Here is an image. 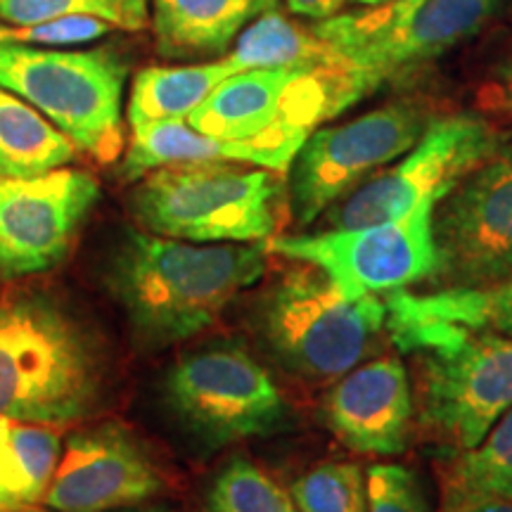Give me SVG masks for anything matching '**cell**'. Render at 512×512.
<instances>
[{
  "mask_svg": "<svg viewBox=\"0 0 512 512\" xmlns=\"http://www.w3.org/2000/svg\"><path fill=\"white\" fill-rule=\"evenodd\" d=\"M439 290H486L512 275V140L467 174L432 214Z\"/></svg>",
  "mask_w": 512,
  "mask_h": 512,
  "instance_id": "cell-11",
  "label": "cell"
},
{
  "mask_svg": "<svg viewBox=\"0 0 512 512\" xmlns=\"http://www.w3.org/2000/svg\"><path fill=\"white\" fill-rule=\"evenodd\" d=\"M105 368L72 313L41 292L0 299V418L67 425L98 406Z\"/></svg>",
  "mask_w": 512,
  "mask_h": 512,
  "instance_id": "cell-2",
  "label": "cell"
},
{
  "mask_svg": "<svg viewBox=\"0 0 512 512\" xmlns=\"http://www.w3.org/2000/svg\"><path fill=\"white\" fill-rule=\"evenodd\" d=\"M228 60L247 69L271 67H302L316 69L328 76L330 53L325 41L313 27H302L294 19L268 10L256 17L235 41V48L228 53Z\"/></svg>",
  "mask_w": 512,
  "mask_h": 512,
  "instance_id": "cell-23",
  "label": "cell"
},
{
  "mask_svg": "<svg viewBox=\"0 0 512 512\" xmlns=\"http://www.w3.org/2000/svg\"><path fill=\"white\" fill-rule=\"evenodd\" d=\"M290 512H297V508H294V505H292V510Z\"/></svg>",
  "mask_w": 512,
  "mask_h": 512,
  "instance_id": "cell-36",
  "label": "cell"
},
{
  "mask_svg": "<svg viewBox=\"0 0 512 512\" xmlns=\"http://www.w3.org/2000/svg\"><path fill=\"white\" fill-rule=\"evenodd\" d=\"M278 0H150V27L162 57L219 55Z\"/></svg>",
  "mask_w": 512,
  "mask_h": 512,
  "instance_id": "cell-18",
  "label": "cell"
},
{
  "mask_svg": "<svg viewBox=\"0 0 512 512\" xmlns=\"http://www.w3.org/2000/svg\"><path fill=\"white\" fill-rule=\"evenodd\" d=\"M425 0H389V3L377 5V8H366L361 12H349V15H335L313 24L316 34L323 38L328 46L330 62L332 57L344 53L356 43L368 41L377 34L399 27L406 22ZM330 69V67H328Z\"/></svg>",
  "mask_w": 512,
  "mask_h": 512,
  "instance_id": "cell-28",
  "label": "cell"
},
{
  "mask_svg": "<svg viewBox=\"0 0 512 512\" xmlns=\"http://www.w3.org/2000/svg\"><path fill=\"white\" fill-rule=\"evenodd\" d=\"M119 512H164V510H119Z\"/></svg>",
  "mask_w": 512,
  "mask_h": 512,
  "instance_id": "cell-35",
  "label": "cell"
},
{
  "mask_svg": "<svg viewBox=\"0 0 512 512\" xmlns=\"http://www.w3.org/2000/svg\"><path fill=\"white\" fill-rule=\"evenodd\" d=\"M302 147L271 140H226L200 133L183 119L155 121L133 128V140L128 145L121 176L126 181H138L159 166L183 162H238L271 169L285 174Z\"/></svg>",
  "mask_w": 512,
  "mask_h": 512,
  "instance_id": "cell-17",
  "label": "cell"
},
{
  "mask_svg": "<svg viewBox=\"0 0 512 512\" xmlns=\"http://www.w3.org/2000/svg\"><path fill=\"white\" fill-rule=\"evenodd\" d=\"M297 512H368L366 472L358 463H320L292 484Z\"/></svg>",
  "mask_w": 512,
  "mask_h": 512,
  "instance_id": "cell-26",
  "label": "cell"
},
{
  "mask_svg": "<svg viewBox=\"0 0 512 512\" xmlns=\"http://www.w3.org/2000/svg\"><path fill=\"white\" fill-rule=\"evenodd\" d=\"M439 200H427L399 219L361 228H328L313 235H278L266 252L318 268L332 285L358 302L377 294L406 292L437 271L432 214Z\"/></svg>",
  "mask_w": 512,
  "mask_h": 512,
  "instance_id": "cell-8",
  "label": "cell"
},
{
  "mask_svg": "<svg viewBox=\"0 0 512 512\" xmlns=\"http://www.w3.org/2000/svg\"><path fill=\"white\" fill-rule=\"evenodd\" d=\"M508 0H425L399 27L332 57L330 119L420 64L475 38Z\"/></svg>",
  "mask_w": 512,
  "mask_h": 512,
  "instance_id": "cell-12",
  "label": "cell"
},
{
  "mask_svg": "<svg viewBox=\"0 0 512 512\" xmlns=\"http://www.w3.org/2000/svg\"><path fill=\"white\" fill-rule=\"evenodd\" d=\"M79 147L34 105L0 86V178H34L62 169Z\"/></svg>",
  "mask_w": 512,
  "mask_h": 512,
  "instance_id": "cell-20",
  "label": "cell"
},
{
  "mask_svg": "<svg viewBox=\"0 0 512 512\" xmlns=\"http://www.w3.org/2000/svg\"><path fill=\"white\" fill-rule=\"evenodd\" d=\"M283 183L275 171L238 162H183L140 178L136 221L162 238L195 245H252L273 238Z\"/></svg>",
  "mask_w": 512,
  "mask_h": 512,
  "instance_id": "cell-3",
  "label": "cell"
},
{
  "mask_svg": "<svg viewBox=\"0 0 512 512\" xmlns=\"http://www.w3.org/2000/svg\"><path fill=\"white\" fill-rule=\"evenodd\" d=\"M62 17H95L121 31L150 27V0H0V22L38 24Z\"/></svg>",
  "mask_w": 512,
  "mask_h": 512,
  "instance_id": "cell-25",
  "label": "cell"
},
{
  "mask_svg": "<svg viewBox=\"0 0 512 512\" xmlns=\"http://www.w3.org/2000/svg\"><path fill=\"white\" fill-rule=\"evenodd\" d=\"M159 489L162 477L145 448L112 422L67 441L43 501L53 512H112L143 503Z\"/></svg>",
  "mask_w": 512,
  "mask_h": 512,
  "instance_id": "cell-15",
  "label": "cell"
},
{
  "mask_svg": "<svg viewBox=\"0 0 512 512\" xmlns=\"http://www.w3.org/2000/svg\"><path fill=\"white\" fill-rule=\"evenodd\" d=\"M387 323L377 297L349 302L318 268H297L275 283L259 306V332L290 373L332 382L373 354Z\"/></svg>",
  "mask_w": 512,
  "mask_h": 512,
  "instance_id": "cell-6",
  "label": "cell"
},
{
  "mask_svg": "<svg viewBox=\"0 0 512 512\" xmlns=\"http://www.w3.org/2000/svg\"><path fill=\"white\" fill-rule=\"evenodd\" d=\"M62 437L48 425L0 418V512H17L46 498Z\"/></svg>",
  "mask_w": 512,
  "mask_h": 512,
  "instance_id": "cell-22",
  "label": "cell"
},
{
  "mask_svg": "<svg viewBox=\"0 0 512 512\" xmlns=\"http://www.w3.org/2000/svg\"><path fill=\"white\" fill-rule=\"evenodd\" d=\"M446 512H512V501L510 498L479 496L446 505Z\"/></svg>",
  "mask_w": 512,
  "mask_h": 512,
  "instance_id": "cell-32",
  "label": "cell"
},
{
  "mask_svg": "<svg viewBox=\"0 0 512 512\" xmlns=\"http://www.w3.org/2000/svg\"><path fill=\"white\" fill-rule=\"evenodd\" d=\"M238 67L223 57L219 62L147 67L133 79L128 124L140 128L155 121L188 119Z\"/></svg>",
  "mask_w": 512,
  "mask_h": 512,
  "instance_id": "cell-19",
  "label": "cell"
},
{
  "mask_svg": "<svg viewBox=\"0 0 512 512\" xmlns=\"http://www.w3.org/2000/svg\"><path fill=\"white\" fill-rule=\"evenodd\" d=\"M368 512H432L420 477L408 467L380 463L366 472Z\"/></svg>",
  "mask_w": 512,
  "mask_h": 512,
  "instance_id": "cell-29",
  "label": "cell"
},
{
  "mask_svg": "<svg viewBox=\"0 0 512 512\" xmlns=\"http://www.w3.org/2000/svg\"><path fill=\"white\" fill-rule=\"evenodd\" d=\"M420 351V420L432 437L470 451L512 408V337L437 323H389Z\"/></svg>",
  "mask_w": 512,
  "mask_h": 512,
  "instance_id": "cell-4",
  "label": "cell"
},
{
  "mask_svg": "<svg viewBox=\"0 0 512 512\" xmlns=\"http://www.w3.org/2000/svg\"><path fill=\"white\" fill-rule=\"evenodd\" d=\"M292 498L252 460L233 458L211 484L204 512H290Z\"/></svg>",
  "mask_w": 512,
  "mask_h": 512,
  "instance_id": "cell-27",
  "label": "cell"
},
{
  "mask_svg": "<svg viewBox=\"0 0 512 512\" xmlns=\"http://www.w3.org/2000/svg\"><path fill=\"white\" fill-rule=\"evenodd\" d=\"M266 271V247L195 245L128 230L107 264V290L136 335L169 347L207 330Z\"/></svg>",
  "mask_w": 512,
  "mask_h": 512,
  "instance_id": "cell-1",
  "label": "cell"
},
{
  "mask_svg": "<svg viewBox=\"0 0 512 512\" xmlns=\"http://www.w3.org/2000/svg\"><path fill=\"white\" fill-rule=\"evenodd\" d=\"M325 420L349 451L399 456L413 425V389L403 363L384 356L339 377L325 401Z\"/></svg>",
  "mask_w": 512,
  "mask_h": 512,
  "instance_id": "cell-16",
  "label": "cell"
},
{
  "mask_svg": "<svg viewBox=\"0 0 512 512\" xmlns=\"http://www.w3.org/2000/svg\"><path fill=\"white\" fill-rule=\"evenodd\" d=\"M503 143V133L479 114L432 119L396 164L384 166L325 211L328 228L373 226L399 219L427 200H441Z\"/></svg>",
  "mask_w": 512,
  "mask_h": 512,
  "instance_id": "cell-10",
  "label": "cell"
},
{
  "mask_svg": "<svg viewBox=\"0 0 512 512\" xmlns=\"http://www.w3.org/2000/svg\"><path fill=\"white\" fill-rule=\"evenodd\" d=\"M347 0H285L287 10L297 17L323 22V19L335 17Z\"/></svg>",
  "mask_w": 512,
  "mask_h": 512,
  "instance_id": "cell-31",
  "label": "cell"
},
{
  "mask_svg": "<svg viewBox=\"0 0 512 512\" xmlns=\"http://www.w3.org/2000/svg\"><path fill=\"white\" fill-rule=\"evenodd\" d=\"M330 119V83L316 69L271 67L228 76L188 117L200 133L302 147Z\"/></svg>",
  "mask_w": 512,
  "mask_h": 512,
  "instance_id": "cell-13",
  "label": "cell"
},
{
  "mask_svg": "<svg viewBox=\"0 0 512 512\" xmlns=\"http://www.w3.org/2000/svg\"><path fill=\"white\" fill-rule=\"evenodd\" d=\"M389 323H437L465 330H491L512 337V275L486 290L394 292L387 302Z\"/></svg>",
  "mask_w": 512,
  "mask_h": 512,
  "instance_id": "cell-21",
  "label": "cell"
},
{
  "mask_svg": "<svg viewBox=\"0 0 512 512\" xmlns=\"http://www.w3.org/2000/svg\"><path fill=\"white\" fill-rule=\"evenodd\" d=\"M477 107L486 114L512 119V57L498 64L477 91Z\"/></svg>",
  "mask_w": 512,
  "mask_h": 512,
  "instance_id": "cell-30",
  "label": "cell"
},
{
  "mask_svg": "<svg viewBox=\"0 0 512 512\" xmlns=\"http://www.w3.org/2000/svg\"><path fill=\"white\" fill-rule=\"evenodd\" d=\"M17 512H50V510H38V508H34V505H29V508H22V510H17Z\"/></svg>",
  "mask_w": 512,
  "mask_h": 512,
  "instance_id": "cell-34",
  "label": "cell"
},
{
  "mask_svg": "<svg viewBox=\"0 0 512 512\" xmlns=\"http://www.w3.org/2000/svg\"><path fill=\"white\" fill-rule=\"evenodd\" d=\"M131 64L114 46L62 50L0 43V86L53 121L81 152L112 164L124 152V88Z\"/></svg>",
  "mask_w": 512,
  "mask_h": 512,
  "instance_id": "cell-5",
  "label": "cell"
},
{
  "mask_svg": "<svg viewBox=\"0 0 512 512\" xmlns=\"http://www.w3.org/2000/svg\"><path fill=\"white\" fill-rule=\"evenodd\" d=\"M496 496L512 501V408L470 451H460L446 472V505Z\"/></svg>",
  "mask_w": 512,
  "mask_h": 512,
  "instance_id": "cell-24",
  "label": "cell"
},
{
  "mask_svg": "<svg viewBox=\"0 0 512 512\" xmlns=\"http://www.w3.org/2000/svg\"><path fill=\"white\" fill-rule=\"evenodd\" d=\"M418 100H394L342 124L316 128L292 162L290 207L299 228L311 226L358 185L394 164L430 126Z\"/></svg>",
  "mask_w": 512,
  "mask_h": 512,
  "instance_id": "cell-9",
  "label": "cell"
},
{
  "mask_svg": "<svg viewBox=\"0 0 512 512\" xmlns=\"http://www.w3.org/2000/svg\"><path fill=\"white\" fill-rule=\"evenodd\" d=\"M354 3L361 5V8H377V5L389 3V0H354Z\"/></svg>",
  "mask_w": 512,
  "mask_h": 512,
  "instance_id": "cell-33",
  "label": "cell"
},
{
  "mask_svg": "<svg viewBox=\"0 0 512 512\" xmlns=\"http://www.w3.org/2000/svg\"><path fill=\"white\" fill-rule=\"evenodd\" d=\"M98 200V178L67 166L34 178H0V278L60 264Z\"/></svg>",
  "mask_w": 512,
  "mask_h": 512,
  "instance_id": "cell-14",
  "label": "cell"
},
{
  "mask_svg": "<svg viewBox=\"0 0 512 512\" xmlns=\"http://www.w3.org/2000/svg\"><path fill=\"white\" fill-rule=\"evenodd\" d=\"M164 403L209 451L268 437L290 420L271 375L238 342H214L178 358L164 380Z\"/></svg>",
  "mask_w": 512,
  "mask_h": 512,
  "instance_id": "cell-7",
  "label": "cell"
}]
</instances>
